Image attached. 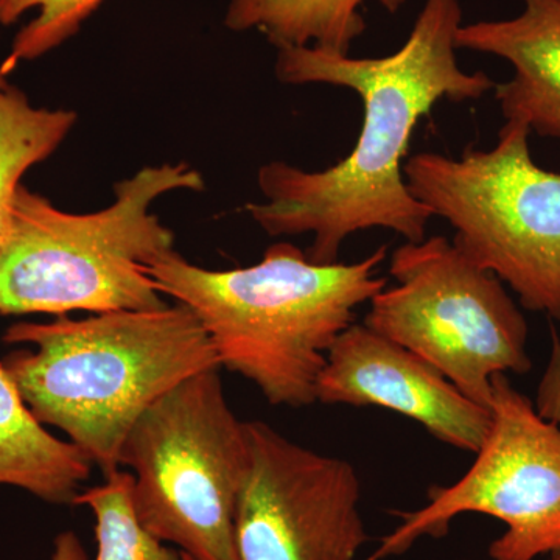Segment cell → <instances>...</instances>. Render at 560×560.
Instances as JSON below:
<instances>
[{"label": "cell", "mask_w": 560, "mask_h": 560, "mask_svg": "<svg viewBox=\"0 0 560 560\" xmlns=\"http://www.w3.org/2000/svg\"><path fill=\"white\" fill-rule=\"evenodd\" d=\"M511 20L463 24L456 47L510 62L514 75L495 84L506 120L560 142V0H522Z\"/></svg>", "instance_id": "8fae6325"}, {"label": "cell", "mask_w": 560, "mask_h": 560, "mask_svg": "<svg viewBox=\"0 0 560 560\" xmlns=\"http://www.w3.org/2000/svg\"><path fill=\"white\" fill-rule=\"evenodd\" d=\"M7 83L5 72H3L2 66H0V86Z\"/></svg>", "instance_id": "d6986e66"}, {"label": "cell", "mask_w": 560, "mask_h": 560, "mask_svg": "<svg viewBox=\"0 0 560 560\" xmlns=\"http://www.w3.org/2000/svg\"><path fill=\"white\" fill-rule=\"evenodd\" d=\"M368 0H230L224 27L232 32L259 31L276 49L315 47L349 55L366 32L360 9ZM397 13L407 0H375Z\"/></svg>", "instance_id": "4fadbf2b"}, {"label": "cell", "mask_w": 560, "mask_h": 560, "mask_svg": "<svg viewBox=\"0 0 560 560\" xmlns=\"http://www.w3.org/2000/svg\"><path fill=\"white\" fill-rule=\"evenodd\" d=\"M248 464L245 422L228 404L219 370L154 401L120 452L140 525L191 560H237L235 511Z\"/></svg>", "instance_id": "8992f818"}, {"label": "cell", "mask_w": 560, "mask_h": 560, "mask_svg": "<svg viewBox=\"0 0 560 560\" xmlns=\"http://www.w3.org/2000/svg\"><path fill=\"white\" fill-rule=\"evenodd\" d=\"M388 248L353 264H316L290 242L268 246L256 265L206 270L176 250L150 261L162 296L186 305L213 342L220 366L254 383L268 404L318 401L327 353L355 323V311L381 293Z\"/></svg>", "instance_id": "7a4b0ae2"}, {"label": "cell", "mask_w": 560, "mask_h": 560, "mask_svg": "<svg viewBox=\"0 0 560 560\" xmlns=\"http://www.w3.org/2000/svg\"><path fill=\"white\" fill-rule=\"evenodd\" d=\"M105 0H0V24L11 25L27 11L38 10L35 20L18 32L10 57L2 66L9 72L16 62L33 61L57 49L80 32L84 21Z\"/></svg>", "instance_id": "2e32d148"}, {"label": "cell", "mask_w": 560, "mask_h": 560, "mask_svg": "<svg viewBox=\"0 0 560 560\" xmlns=\"http://www.w3.org/2000/svg\"><path fill=\"white\" fill-rule=\"evenodd\" d=\"M92 464L73 442L54 436L36 419L0 361V486L46 503L73 504Z\"/></svg>", "instance_id": "7c38bea8"}, {"label": "cell", "mask_w": 560, "mask_h": 560, "mask_svg": "<svg viewBox=\"0 0 560 560\" xmlns=\"http://www.w3.org/2000/svg\"><path fill=\"white\" fill-rule=\"evenodd\" d=\"M528 125L506 120L490 150L418 153L408 189L455 230L453 245L508 283L526 311L560 319V173L529 150Z\"/></svg>", "instance_id": "5b68a950"}, {"label": "cell", "mask_w": 560, "mask_h": 560, "mask_svg": "<svg viewBox=\"0 0 560 560\" xmlns=\"http://www.w3.org/2000/svg\"><path fill=\"white\" fill-rule=\"evenodd\" d=\"M550 560H560V552H558V555H552Z\"/></svg>", "instance_id": "ffe728a7"}, {"label": "cell", "mask_w": 560, "mask_h": 560, "mask_svg": "<svg viewBox=\"0 0 560 560\" xmlns=\"http://www.w3.org/2000/svg\"><path fill=\"white\" fill-rule=\"evenodd\" d=\"M318 401L385 408L415 420L438 441L471 453L480 451L492 423L490 408L364 323H353L331 346L319 375Z\"/></svg>", "instance_id": "30bf717a"}, {"label": "cell", "mask_w": 560, "mask_h": 560, "mask_svg": "<svg viewBox=\"0 0 560 560\" xmlns=\"http://www.w3.org/2000/svg\"><path fill=\"white\" fill-rule=\"evenodd\" d=\"M50 560H90V558L80 537L73 530H65L55 537Z\"/></svg>", "instance_id": "ac0fdd59"}, {"label": "cell", "mask_w": 560, "mask_h": 560, "mask_svg": "<svg viewBox=\"0 0 560 560\" xmlns=\"http://www.w3.org/2000/svg\"><path fill=\"white\" fill-rule=\"evenodd\" d=\"M72 109L36 108L13 84L0 86V249L25 173L49 160L75 127Z\"/></svg>", "instance_id": "5bb4252c"}, {"label": "cell", "mask_w": 560, "mask_h": 560, "mask_svg": "<svg viewBox=\"0 0 560 560\" xmlns=\"http://www.w3.org/2000/svg\"><path fill=\"white\" fill-rule=\"evenodd\" d=\"M460 25L459 0H425L410 36L388 57L278 49L280 83L355 92L363 103V127L349 156L326 171L305 172L283 161L261 165L257 186L265 201L246 205L250 219L271 237L313 234L305 253L316 264H335L346 238L372 228L396 232L407 242L427 238L433 215L404 175L416 127L441 101H480L495 88L488 73L459 68Z\"/></svg>", "instance_id": "6da1fadb"}, {"label": "cell", "mask_w": 560, "mask_h": 560, "mask_svg": "<svg viewBox=\"0 0 560 560\" xmlns=\"http://www.w3.org/2000/svg\"><path fill=\"white\" fill-rule=\"evenodd\" d=\"M396 285L370 302L363 323L490 408L492 378L525 375L528 324L503 282L442 235L405 242L389 260Z\"/></svg>", "instance_id": "52a82bcc"}, {"label": "cell", "mask_w": 560, "mask_h": 560, "mask_svg": "<svg viewBox=\"0 0 560 560\" xmlns=\"http://www.w3.org/2000/svg\"><path fill=\"white\" fill-rule=\"evenodd\" d=\"M492 423L458 481L433 486L415 511L397 512L396 528L366 560L405 555L423 537L441 539L456 517L482 514L506 530L489 545L490 560H536L560 552V427L504 374L492 378Z\"/></svg>", "instance_id": "ba28073f"}, {"label": "cell", "mask_w": 560, "mask_h": 560, "mask_svg": "<svg viewBox=\"0 0 560 560\" xmlns=\"http://www.w3.org/2000/svg\"><path fill=\"white\" fill-rule=\"evenodd\" d=\"M202 189L187 162L147 165L114 184L108 208L70 213L21 184L0 249V315L165 307L145 267L175 250V234L151 208L171 191Z\"/></svg>", "instance_id": "277c9868"}, {"label": "cell", "mask_w": 560, "mask_h": 560, "mask_svg": "<svg viewBox=\"0 0 560 560\" xmlns=\"http://www.w3.org/2000/svg\"><path fill=\"white\" fill-rule=\"evenodd\" d=\"M533 401L540 416L560 427V340L556 334H552L550 360Z\"/></svg>", "instance_id": "e0dca14e"}, {"label": "cell", "mask_w": 560, "mask_h": 560, "mask_svg": "<svg viewBox=\"0 0 560 560\" xmlns=\"http://www.w3.org/2000/svg\"><path fill=\"white\" fill-rule=\"evenodd\" d=\"M105 478L103 485L83 490L73 500V504L90 508L94 514V560H191L140 525L132 506L130 471L114 470Z\"/></svg>", "instance_id": "9a60e30c"}, {"label": "cell", "mask_w": 560, "mask_h": 560, "mask_svg": "<svg viewBox=\"0 0 560 560\" xmlns=\"http://www.w3.org/2000/svg\"><path fill=\"white\" fill-rule=\"evenodd\" d=\"M7 345H27L2 360L25 404L61 430L103 474L140 416L180 382L220 370L208 331L186 305L98 313L84 319L16 323Z\"/></svg>", "instance_id": "3957f363"}, {"label": "cell", "mask_w": 560, "mask_h": 560, "mask_svg": "<svg viewBox=\"0 0 560 560\" xmlns=\"http://www.w3.org/2000/svg\"><path fill=\"white\" fill-rule=\"evenodd\" d=\"M249 464L235 511L237 560H355L368 544L349 460L245 422Z\"/></svg>", "instance_id": "9c48e42d"}]
</instances>
